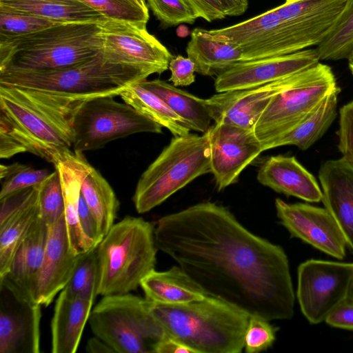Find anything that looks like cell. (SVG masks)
I'll use <instances>...</instances> for the list:
<instances>
[{
    "label": "cell",
    "instance_id": "6da1fadb",
    "mask_svg": "<svg viewBox=\"0 0 353 353\" xmlns=\"http://www.w3.org/2000/svg\"><path fill=\"white\" fill-rule=\"evenodd\" d=\"M158 250L203 291L267 320L290 319L294 292L283 249L245 228L225 208L203 202L159 219Z\"/></svg>",
    "mask_w": 353,
    "mask_h": 353
},
{
    "label": "cell",
    "instance_id": "7a4b0ae2",
    "mask_svg": "<svg viewBox=\"0 0 353 353\" xmlns=\"http://www.w3.org/2000/svg\"><path fill=\"white\" fill-rule=\"evenodd\" d=\"M84 101L0 84V122L8 127L28 152L55 166L72 152L74 115Z\"/></svg>",
    "mask_w": 353,
    "mask_h": 353
},
{
    "label": "cell",
    "instance_id": "3957f363",
    "mask_svg": "<svg viewBox=\"0 0 353 353\" xmlns=\"http://www.w3.org/2000/svg\"><path fill=\"white\" fill-rule=\"evenodd\" d=\"M148 301L165 334L194 353H239L244 348L250 315L231 304L208 295L181 305Z\"/></svg>",
    "mask_w": 353,
    "mask_h": 353
},
{
    "label": "cell",
    "instance_id": "277c9868",
    "mask_svg": "<svg viewBox=\"0 0 353 353\" xmlns=\"http://www.w3.org/2000/svg\"><path fill=\"white\" fill-rule=\"evenodd\" d=\"M100 23H61L0 39V72L59 70L84 62L103 48Z\"/></svg>",
    "mask_w": 353,
    "mask_h": 353
},
{
    "label": "cell",
    "instance_id": "5b68a950",
    "mask_svg": "<svg viewBox=\"0 0 353 353\" xmlns=\"http://www.w3.org/2000/svg\"><path fill=\"white\" fill-rule=\"evenodd\" d=\"M154 73L148 68L121 62L103 49L84 62L59 70L0 72V84L88 100L119 95L128 85L145 80Z\"/></svg>",
    "mask_w": 353,
    "mask_h": 353
},
{
    "label": "cell",
    "instance_id": "8992f818",
    "mask_svg": "<svg viewBox=\"0 0 353 353\" xmlns=\"http://www.w3.org/2000/svg\"><path fill=\"white\" fill-rule=\"evenodd\" d=\"M97 250V295L130 293L154 270V226L141 217L126 216L112 226Z\"/></svg>",
    "mask_w": 353,
    "mask_h": 353
},
{
    "label": "cell",
    "instance_id": "52a82bcc",
    "mask_svg": "<svg viewBox=\"0 0 353 353\" xmlns=\"http://www.w3.org/2000/svg\"><path fill=\"white\" fill-rule=\"evenodd\" d=\"M211 172L208 131L174 136L140 176L132 200L139 213L159 205L196 178Z\"/></svg>",
    "mask_w": 353,
    "mask_h": 353
},
{
    "label": "cell",
    "instance_id": "ba28073f",
    "mask_svg": "<svg viewBox=\"0 0 353 353\" xmlns=\"http://www.w3.org/2000/svg\"><path fill=\"white\" fill-rule=\"evenodd\" d=\"M88 321L94 336L117 353H155L166 335L148 301L130 292L103 296Z\"/></svg>",
    "mask_w": 353,
    "mask_h": 353
},
{
    "label": "cell",
    "instance_id": "9c48e42d",
    "mask_svg": "<svg viewBox=\"0 0 353 353\" xmlns=\"http://www.w3.org/2000/svg\"><path fill=\"white\" fill-rule=\"evenodd\" d=\"M338 88L331 68L319 62L308 69L302 81L275 96L254 126L263 150L272 148L276 140L296 126Z\"/></svg>",
    "mask_w": 353,
    "mask_h": 353
},
{
    "label": "cell",
    "instance_id": "30bf717a",
    "mask_svg": "<svg viewBox=\"0 0 353 353\" xmlns=\"http://www.w3.org/2000/svg\"><path fill=\"white\" fill-rule=\"evenodd\" d=\"M114 97H98L80 103L73 119L74 151L95 150L136 133H162L161 125Z\"/></svg>",
    "mask_w": 353,
    "mask_h": 353
},
{
    "label": "cell",
    "instance_id": "8fae6325",
    "mask_svg": "<svg viewBox=\"0 0 353 353\" xmlns=\"http://www.w3.org/2000/svg\"><path fill=\"white\" fill-rule=\"evenodd\" d=\"M353 263L311 259L298 268L296 296L309 322L317 324L347 298Z\"/></svg>",
    "mask_w": 353,
    "mask_h": 353
},
{
    "label": "cell",
    "instance_id": "7c38bea8",
    "mask_svg": "<svg viewBox=\"0 0 353 353\" xmlns=\"http://www.w3.org/2000/svg\"><path fill=\"white\" fill-rule=\"evenodd\" d=\"M208 133L211 172L221 190L236 183L242 171L264 150L254 129L217 122Z\"/></svg>",
    "mask_w": 353,
    "mask_h": 353
},
{
    "label": "cell",
    "instance_id": "4fadbf2b",
    "mask_svg": "<svg viewBox=\"0 0 353 353\" xmlns=\"http://www.w3.org/2000/svg\"><path fill=\"white\" fill-rule=\"evenodd\" d=\"M309 68L263 85L213 95L205 99L212 120L254 129L271 100L302 81Z\"/></svg>",
    "mask_w": 353,
    "mask_h": 353
},
{
    "label": "cell",
    "instance_id": "5bb4252c",
    "mask_svg": "<svg viewBox=\"0 0 353 353\" xmlns=\"http://www.w3.org/2000/svg\"><path fill=\"white\" fill-rule=\"evenodd\" d=\"M276 214L290 234L339 259L345 256L346 241L338 223L325 208L275 200Z\"/></svg>",
    "mask_w": 353,
    "mask_h": 353
},
{
    "label": "cell",
    "instance_id": "9a60e30c",
    "mask_svg": "<svg viewBox=\"0 0 353 353\" xmlns=\"http://www.w3.org/2000/svg\"><path fill=\"white\" fill-rule=\"evenodd\" d=\"M101 27L103 49L111 57L158 74L168 69L172 54L146 28L114 20L106 21Z\"/></svg>",
    "mask_w": 353,
    "mask_h": 353
},
{
    "label": "cell",
    "instance_id": "2e32d148",
    "mask_svg": "<svg viewBox=\"0 0 353 353\" xmlns=\"http://www.w3.org/2000/svg\"><path fill=\"white\" fill-rule=\"evenodd\" d=\"M316 49L241 61L216 76L217 92L243 90L263 85L294 74L319 63Z\"/></svg>",
    "mask_w": 353,
    "mask_h": 353
},
{
    "label": "cell",
    "instance_id": "e0dca14e",
    "mask_svg": "<svg viewBox=\"0 0 353 353\" xmlns=\"http://www.w3.org/2000/svg\"><path fill=\"white\" fill-rule=\"evenodd\" d=\"M0 353L40 352L41 305L0 286Z\"/></svg>",
    "mask_w": 353,
    "mask_h": 353
},
{
    "label": "cell",
    "instance_id": "ac0fdd59",
    "mask_svg": "<svg viewBox=\"0 0 353 353\" xmlns=\"http://www.w3.org/2000/svg\"><path fill=\"white\" fill-rule=\"evenodd\" d=\"M81 254L70 250L64 216L48 225L43 259L39 270L34 301L48 306L69 282Z\"/></svg>",
    "mask_w": 353,
    "mask_h": 353
},
{
    "label": "cell",
    "instance_id": "d6986e66",
    "mask_svg": "<svg viewBox=\"0 0 353 353\" xmlns=\"http://www.w3.org/2000/svg\"><path fill=\"white\" fill-rule=\"evenodd\" d=\"M350 0H298L274 8L306 49L329 34Z\"/></svg>",
    "mask_w": 353,
    "mask_h": 353
},
{
    "label": "cell",
    "instance_id": "ffe728a7",
    "mask_svg": "<svg viewBox=\"0 0 353 353\" xmlns=\"http://www.w3.org/2000/svg\"><path fill=\"white\" fill-rule=\"evenodd\" d=\"M322 202L353 253V165L343 157L324 162L319 171Z\"/></svg>",
    "mask_w": 353,
    "mask_h": 353
},
{
    "label": "cell",
    "instance_id": "44dd1931",
    "mask_svg": "<svg viewBox=\"0 0 353 353\" xmlns=\"http://www.w3.org/2000/svg\"><path fill=\"white\" fill-rule=\"evenodd\" d=\"M48 235V225L39 217L17 250L6 274L0 278V286L18 298L31 303L41 269Z\"/></svg>",
    "mask_w": 353,
    "mask_h": 353
},
{
    "label": "cell",
    "instance_id": "7402d4cb",
    "mask_svg": "<svg viewBox=\"0 0 353 353\" xmlns=\"http://www.w3.org/2000/svg\"><path fill=\"white\" fill-rule=\"evenodd\" d=\"M92 168L83 152L78 151L72 152L55 165L59 173L64 199V218L69 245L76 255L96 248L83 234L79 219L82 182Z\"/></svg>",
    "mask_w": 353,
    "mask_h": 353
},
{
    "label": "cell",
    "instance_id": "603a6c76",
    "mask_svg": "<svg viewBox=\"0 0 353 353\" xmlns=\"http://www.w3.org/2000/svg\"><path fill=\"white\" fill-rule=\"evenodd\" d=\"M256 179L261 185L288 196L308 202L322 200L316 179L294 157H270L260 166Z\"/></svg>",
    "mask_w": 353,
    "mask_h": 353
},
{
    "label": "cell",
    "instance_id": "cb8c5ba5",
    "mask_svg": "<svg viewBox=\"0 0 353 353\" xmlns=\"http://www.w3.org/2000/svg\"><path fill=\"white\" fill-rule=\"evenodd\" d=\"M94 301L60 292L51 321L52 353L77 352Z\"/></svg>",
    "mask_w": 353,
    "mask_h": 353
},
{
    "label": "cell",
    "instance_id": "d4e9b609",
    "mask_svg": "<svg viewBox=\"0 0 353 353\" xmlns=\"http://www.w3.org/2000/svg\"><path fill=\"white\" fill-rule=\"evenodd\" d=\"M186 53L195 63L196 72L208 77L218 76L242 61L243 58L240 46L199 28L192 31Z\"/></svg>",
    "mask_w": 353,
    "mask_h": 353
},
{
    "label": "cell",
    "instance_id": "484cf974",
    "mask_svg": "<svg viewBox=\"0 0 353 353\" xmlns=\"http://www.w3.org/2000/svg\"><path fill=\"white\" fill-rule=\"evenodd\" d=\"M145 299L163 305H181L208 296L178 265L165 271L150 272L141 282Z\"/></svg>",
    "mask_w": 353,
    "mask_h": 353
},
{
    "label": "cell",
    "instance_id": "4316f807",
    "mask_svg": "<svg viewBox=\"0 0 353 353\" xmlns=\"http://www.w3.org/2000/svg\"><path fill=\"white\" fill-rule=\"evenodd\" d=\"M139 83L161 98L188 124L191 130L201 133L208 131L212 118L205 99L160 79H145L139 81Z\"/></svg>",
    "mask_w": 353,
    "mask_h": 353
},
{
    "label": "cell",
    "instance_id": "83f0119b",
    "mask_svg": "<svg viewBox=\"0 0 353 353\" xmlns=\"http://www.w3.org/2000/svg\"><path fill=\"white\" fill-rule=\"evenodd\" d=\"M0 4L59 23L109 20L79 0H0Z\"/></svg>",
    "mask_w": 353,
    "mask_h": 353
},
{
    "label": "cell",
    "instance_id": "f1b7e54d",
    "mask_svg": "<svg viewBox=\"0 0 353 353\" xmlns=\"http://www.w3.org/2000/svg\"><path fill=\"white\" fill-rule=\"evenodd\" d=\"M340 88L327 95L303 120L273 144L272 148L295 145L306 150L327 130L336 117L337 99Z\"/></svg>",
    "mask_w": 353,
    "mask_h": 353
},
{
    "label": "cell",
    "instance_id": "f546056e",
    "mask_svg": "<svg viewBox=\"0 0 353 353\" xmlns=\"http://www.w3.org/2000/svg\"><path fill=\"white\" fill-rule=\"evenodd\" d=\"M39 217L37 185L28 201L0 225V278L8 272L17 250Z\"/></svg>",
    "mask_w": 353,
    "mask_h": 353
},
{
    "label": "cell",
    "instance_id": "4dcf8cb0",
    "mask_svg": "<svg viewBox=\"0 0 353 353\" xmlns=\"http://www.w3.org/2000/svg\"><path fill=\"white\" fill-rule=\"evenodd\" d=\"M123 101L140 113L169 130L174 136L190 134L188 124L158 95L139 82L131 83L119 94Z\"/></svg>",
    "mask_w": 353,
    "mask_h": 353
},
{
    "label": "cell",
    "instance_id": "1f68e13d",
    "mask_svg": "<svg viewBox=\"0 0 353 353\" xmlns=\"http://www.w3.org/2000/svg\"><path fill=\"white\" fill-rule=\"evenodd\" d=\"M81 193L103 236L114 224L119 202L110 185L93 167L86 174Z\"/></svg>",
    "mask_w": 353,
    "mask_h": 353
},
{
    "label": "cell",
    "instance_id": "d6a6232c",
    "mask_svg": "<svg viewBox=\"0 0 353 353\" xmlns=\"http://www.w3.org/2000/svg\"><path fill=\"white\" fill-rule=\"evenodd\" d=\"M283 26V20L273 8L237 24L210 32L216 37L242 48L265 41Z\"/></svg>",
    "mask_w": 353,
    "mask_h": 353
},
{
    "label": "cell",
    "instance_id": "836d02e7",
    "mask_svg": "<svg viewBox=\"0 0 353 353\" xmlns=\"http://www.w3.org/2000/svg\"><path fill=\"white\" fill-rule=\"evenodd\" d=\"M320 60L347 59L353 50V0H350L334 27L316 48Z\"/></svg>",
    "mask_w": 353,
    "mask_h": 353
},
{
    "label": "cell",
    "instance_id": "e575fe53",
    "mask_svg": "<svg viewBox=\"0 0 353 353\" xmlns=\"http://www.w3.org/2000/svg\"><path fill=\"white\" fill-rule=\"evenodd\" d=\"M59 23L0 4V39L24 36Z\"/></svg>",
    "mask_w": 353,
    "mask_h": 353
},
{
    "label": "cell",
    "instance_id": "d590c367",
    "mask_svg": "<svg viewBox=\"0 0 353 353\" xmlns=\"http://www.w3.org/2000/svg\"><path fill=\"white\" fill-rule=\"evenodd\" d=\"M99 264L97 247L81 255L64 288L70 294L94 301L97 296Z\"/></svg>",
    "mask_w": 353,
    "mask_h": 353
},
{
    "label": "cell",
    "instance_id": "8d00e7d4",
    "mask_svg": "<svg viewBox=\"0 0 353 353\" xmlns=\"http://www.w3.org/2000/svg\"><path fill=\"white\" fill-rule=\"evenodd\" d=\"M50 173L46 169H35L19 163L10 165L1 164L0 199L14 192L40 185Z\"/></svg>",
    "mask_w": 353,
    "mask_h": 353
},
{
    "label": "cell",
    "instance_id": "74e56055",
    "mask_svg": "<svg viewBox=\"0 0 353 353\" xmlns=\"http://www.w3.org/2000/svg\"><path fill=\"white\" fill-rule=\"evenodd\" d=\"M109 20L123 21L146 28L148 10L130 0H79Z\"/></svg>",
    "mask_w": 353,
    "mask_h": 353
},
{
    "label": "cell",
    "instance_id": "f35d334b",
    "mask_svg": "<svg viewBox=\"0 0 353 353\" xmlns=\"http://www.w3.org/2000/svg\"><path fill=\"white\" fill-rule=\"evenodd\" d=\"M39 218L48 225L64 216L65 204L57 169L38 185Z\"/></svg>",
    "mask_w": 353,
    "mask_h": 353
},
{
    "label": "cell",
    "instance_id": "ab89813d",
    "mask_svg": "<svg viewBox=\"0 0 353 353\" xmlns=\"http://www.w3.org/2000/svg\"><path fill=\"white\" fill-rule=\"evenodd\" d=\"M147 4L163 28L192 24L198 18L187 0H147Z\"/></svg>",
    "mask_w": 353,
    "mask_h": 353
},
{
    "label": "cell",
    "instance_id": "60d3db41",
    "mask_svg": "<svg viewBox=\"0 0 353 353\" xmlns=\"http://www.w3.org/2000/svg\"><path fill=\"white\" fill-rule=\"evenodd\" d=\"M276 339V330L269 321L256 315H250L244 337L247 353H258L268 350Z\"/></svg>",
    "mask_w": 353,
    "mask_h": 353
},
{
    "label": "cell",
    "instance_id": "b9f144b4",
    "mask_svg": "<svg viewBox=\"0 0 353 353\" xmlns=\"http://www.w3.org/2000/svg\"><path fill=\"white\" fill-rule=\"evenodd\" d=\"M339 114L338 148L343 157L353 165V101L341 108Z\"/></svg>",
    "mask_w": 353,
    "mask_h": 353
},
{
    "label": "cell",
    "instance_id": "7bdbcfd3",
    "mask_svg": "<svg viewBox=\"0 0 353 353\" xmlns=\"http://www.w3.org/2000/svg\"><path fill=\"white\" fill-rule=\"evenodd\" d=\"M171 72L169 79L174 86H188L195 81V63L188 57L177 55L169 63Z\"/></svg>",
    "mask_w": 353,
    "mask_h": 353
},
{
    "label": "cell",
    "instance_id": "ee69618b",
    "mask_svg": "<svg viewBox=\"0 0 353 353\" xmlns=\"http://www.w3.org/2000/svg\"><path fill=\"white\" fill-rule=\"evenodd\" d=\"M79 219L83 234L97 247L103 238L97 222L81 191L79 202Z\"/></svg>",
    "mask_w": 353,
    "mask_h": 353
},
{
    "label": "cell",
    "instance_id": "f6af8a7d",
    "mask_svg": "<svg viewBox=\"0 0 353 353\" xmlns=\"http://www.w3.org/2000/svg\"><path fill=\"white\" fill-rule=\"evenodd\" d=\"M325 321L334 327L353 330V301L346 299L328 315Z\"/></svg>",
    "mask_w": 353,
    "mask_h": 353
},
{
    "label": "cell",
    "instance_id": "bcb514c9",
    "mask_svg": "<svg viewBox=\"0 0 353 353\" xmlns=\"http://www.w3.org/2000/svg\"><path fill=\"white\" fill-rule=\"evenodd\" d=\"M198 18L208 22L224 19L226 16L219 0H187Z\"/></svg>",
    "mask_w": 353,
    "mask_h": 353
},
{
    "label": "cell",
    "instance_id": "7dc6e473",
    "mask_svg": "<svg viewBox=\"0 0 353 353\" xmlns=\"http://www.w3.org/2000/svg\"><path fill=\"white\" fill-rule=\"evenodd\" d=\"M27 152L23 144L13 135L8 127L0 122V157L8 159L12 156Z\"/></svg>",
    "mask_w": 353,
    "mask_h": 353
},
{
    "label": "cell",
    "instance_id": "c3c4849f",
    "mask_svg": "<svg viewBox=\"0 0 353 353\" xmlns=\"http://www.w3.org/2000/svg\"><path fill=\"white\" fill-rule=\"evenodd\" d=\"M155 353H194V352L179 340L166 334L157 345Z\"/></svg>",
    "mask_w": 353,
    "mask_h": 353
},
{
    "label": "cell",
    "instance_id": "681fc988",
    "mask_svg": "<svg viewBox=\"0 0 353 353\" xmlns=\"http://www.w3.org/2000/svg\"><path fill=\"white\" fill-rule=\"evenodd\" d=\"M225 16L236 17L243 14L248 9L247 0H219Z\"/></svg>",
    "mask_w": 353,
    "mask_h": 353
},
{
    "label": "cell",
    "instance_id": "f907efd6",
    "mask_svg": "<svg viewBox=\"0 0 353 353\" xmlns=\"http://www.w3.org/2000/svg\"><path fill=\"white\" fill-rule=\"evenodd\" d=\"M86 351L90 353L114 352V351L105 342L96 336L90 338L88 341Z\"/></svg>",
    "mask_w": 353,
    "mask_h": 353
},
{
    "label": "cell",
    "instance_id": "816d5d0a",
    "mask_svg": "<svg viewBox=\"0 0 353 353\" xmlns=\"http://www.w3.org/2000/svg\"><path fill=\"white\" fill-rule=\"evenodd\" d=\"M130 1L136 3L137 4L140 6L144 10H148V7L146 0H130Z\"/></svg>",
    "mask_w": 353,
    "mask_h": 353
},
{
    "label": "cell",
    "instance_id": "f5cc1de1",
    "mask_svg": "<svg viewBox=\"0 0 353 353\" xmlns=\"http://www.w3.org/2000/svg\"><path fill=\"white\" fill-rule=\"evenodd\" d=\"M347 299L352 300L353 301V279L349 289L348 294H347Z\"/></svg>",
    "mask_w": 353,
    "mask_h": 353
},
{
    "label": "cell",
    "instance_id": "db71d44e",
    "mask_svg": "<svg viewBox=\"0 0 353 353\" xmlns=\"http://www.w3.org/2000/svg\"><path fill=\"white\" fill-rule=\"evenodd\" d=\"M347 59L348 60L349 65L353 64V50L350 52V54Z\"/></svg>",
    "mask_w": 353,
    "mask_h": 353
},
{
    "label": "cell",
    "instance_id": "11a10c76",
    "mask_svg": "<svg viewBox=\"0 0 353 353\" xmlns=\"http://www.w3.org/2000/svg\"><path fill=\"white\" fill-rule=\"evenodd\" d=\"M352 74H353V64L349 65Z\"/></svg>",
    "mask_w": 353,
    "mask_h": 353
},
{
    "label": "cell",
    "instance_id": "9f6ffc18",
    "mask_svg": "<svg viewBox=\"0 0 353 353\" xmlns=\"http://www.w3.org/2000/svg\"><path fill=\"white\" fill-rule=\"evenodd\" d=\"M295 1H298V0H285V3H291V2H293Z\"/></svg>",
    "mask_w": 353,
    "mask_h": 353
}]
</instances>
